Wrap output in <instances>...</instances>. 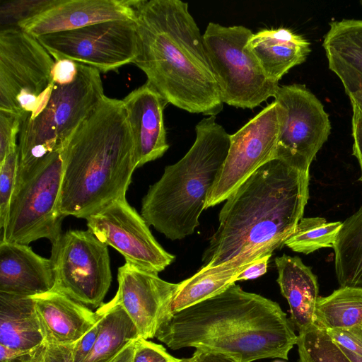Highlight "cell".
Segmentation results:
<instances>
[{"label":"cell","instance_id":"cell-4","mask_svg":"<svg viewBox=\"0 0 362 362\" xmlns=\"http://www.w3.org/2000/svg\"><path fill=\"white\" fill-rule=\"evenodd\" d=\"M62 179L57 209L86 218L126 196L136 168L122 100L104 95L61 150Z\"/></svg>","mask_w":362,"mask_h":362},{"label":"cell","instance_id":"cell-35","mask_svg":"<svg viewBox=\"0 0 362 362\" xmlns=\"http://www.w3.org/2000/svg\"><path fill=\"white\" fill-rule=\"evenodd\" d=\"M326 331L340 347L362 357V326Z\"/></svg>","mask_w":362,"mask_h":362},{"label":"cell","instance_id":"cell-24","mask_svg":"<svg viewBox=\"0 0 362 362\" xmlns=\"http://www.w3.org/2000/svg\"><path fill=\"white\" fill-rule=\"evenodd\" d=\"M100 331L94 346L83 362H112L131 342L140 338L125 310L111 300L98 308Z\"/></svg>","mask_w":362,"mask_h":362},{"label":"cell","instance_id":"cell-38","mask_svg":"<svg viewBox=\"0 0 362 362\" xmlns=\"http://www.w3.org/2000/svg\"><path fill=\"white\" fill-rule=\"evenodd\" d=\"M352 105V137L353 155L356 158L361 168L359 181L362 182V110L355 105Z\"/></svg>","mask_w":362,"mask_h":362},{"label":"cell","instance_id":"cell-3","mask_svg":"<svg viewBox=\"0 0 362 362\" xmlns=\"http://www.w3.org/2000/svg\"><path fill=\"white\" fill-rule=\"evenodd\" d=\"M139 53L134 64L168 103L190 113L223 110L203 35L180 0H139L136 7Z\"/></svg>","mask_w":362,"mask_h":362},{"label":"cell","instance_id":"cell-2","mask_svg":"<svg viewBox=\"0 0 362 362\" xmlns=\"http://www.w3.org/2000/svg\"><path fill=\"white\" fill-rule=\"evenodd\" d=\"M155 337L173 350L223 353L238 362L288 360L297 343L294 327L275 301L233 284L223 292L168 316Z\"/></svg>","mask_w":362,"mask_h":362},{"label":"cell","instance_id":"cell-21","mask_svg":"<svg viewBox=\"0 0 362 362\" xmlns=\"http://www.w3.org/2000/svg\"><path fill=\"white\" fill-rule=\"evenodd\" d=\"M275 264L278 271L276 281L290 307V320L298 332L305 330L315 324L319 297L317 276L297 256L284 254L275 258Z\"/></svg>","mask_w":362,"mask_h":362},{"label":"cell","instance_id":"cell-5","mask_svg":"<svg viewBox=\"0 0 362 362\" xmlns=\"http://www.w3.org/2000/svg\"><path fill=\"white\" fill-rule=\"evenodd\" d=\"M196 139L177 163L165 168L141 201V215L148 226L171 240L192 235L207 195L227 157L230 134L216 116L195 127Z\"/></svg>","mask_w":362,"mask_h":362},{"label":"cell","instance_id":"cell-10","mask_svg":"<svg viewBox=\"0 0 362 362\" xmlns=\"http://www.w3.org/2000/svg\"><path fill=\"white\" fill-rule=\"evenodd\" d=\"M56 291L93 308H98L112 281L107 245L89 230H69L52 244Z\"/></svg>","mask_w":362,"mask_h":362},{"label":"cell","instance_id":"cell-43","mask_svg":"<svg viewBox=\"0 0 362 362\" xmlns=\"http://www.w3.org/2000/svg\"><path fill=\"white\" fill-rule=\"evenodd\" d=\"M341 349L344 351V352L345 353V354L349 357V358L352 361V362H362V357L356 354H354L345 349H343L341 348Z\"/></svg>","mask_w":362,"mask_h":362},{"label":"cell","instance_id":"cell-37","mask_svg":"<svg viewBox=\"0 0 362 362\" xmlns=\"http://www.w3.org/2000/svg\"><path fill=\"white\" fill-rule=\"evenodd\" d=\"M100 320L92 329L87 332L79 340L74 344V362H83L90 354L99 334Z\"/></svg>","mask_w":362,"mask_h":362},{"label":"cell","instance_id":"cell-9","mask_svg":"<svg viewBox=\"0 0 362 362\" xmlns=\"http://www.w3.org/2000/svg\"><path fill=\"white\" fill-rule=\"evenodd\" d=\"M62 171L61 151L54 152L16 187L1 240L29 245L40 238L52 244L59 240L64 218L57 209Z\"/></svg>","mask_w":362,"mask_h":362},{"label":"cell","instance_id":"cell-11","mask_svg":"<svg viewBox=\"0 0 362 362\" xmlns=\"http://www.w3.org/2000/svg\"><path fill=\"white\" fill-rule=\"evenodd\" d=\"M55 61L68 59L106 73L134 62L139 53L135 21L101 22L37 37Z\"/></svg>","mask_w":362,"mask_h":362},{"label":"cell","instance_id":"cell-8","mask_svg":"<svg viewBox=\"0 0 362 362\" xmlns=\"http://www.w3.org/2000/svg\"><path fill=\"white\" fill-rule=\"evenodd\" d=\"M253 33L243 25L210 22L203 34L207 57L223 103L254 109L276 95L279 82L264 71L247 43Z\"/></svg>","mask_w":362,"mask_h":362},{"label":"cell","instance_id":"cell-20","mask_svg":"<svg viewBox=\"0 0 362 362\" xmlns=\"http://www.w3.org/2000/svg\"><path fill=\"white\" fill-rule=\"evenodd\" d=\"M247 47L265 74L277 82L291 69L303 64L311 52L310 43L303 35L286 28L253 33Z\"/></svg>","mask_w":362,"mask_h":362},{"label":"cell","instance_id":"cell-39","mask_svg":"<svg viewBox=\"0 0 362 362\" xmlns=\"http://www.w3.org/2000/svg\"><path fill=\"white\" fill-rule=\"evenodd\" d=\"M272 255L259 258L249 264L239 273L236 281L255 279L264 274L267 271L268 263Z\"/></svg>","mask_w":362,"mask_h":362},{"label":"cell","instance_id":"cell-27","mask_svg":"<svg viewBox=\"0 0 362 362\" xmlns=\"http://www.w3.org/2000/svg\"><path fill=\"white\" fill-rule=\"evenodd\" d=\"M315 324L325 330L362 326V288L340 287L327 296H319Z\"/></svg>","mask_w":362,"mask_h":362},{"label":"cell","instance_id":"cell-19","mask_svg":"<svg viewBox=\"0 0 362 362\" xmlns=\"http://www.w3.org/2000/svg\"><path fill=\"white\" fill-rule=\"evenodd\" d=\"M54 286L52 262L36 254L28 245L1 240L0 292L33 296Z\"/></svg>","mask_w":362,"mask_h":362},{"label":"cell","instance_id":"cell-30","mask_svg":"<svg viewBox=\"0 0 362 362\" xmlns=\"http://www.w3.org/2000/svg\"><path fill=\"white\" fill-rule=\"evenodd\" d=\"M55 0H9L0 6V23L5 28L17 27L54 3Z\"/></svg>","mask_w":362,"mask_h":362},{"label":"cell","instance_id":"cell-7","mask_svg":"<svg viewBox=\"0 0 362 362\" xmlns=\"http://www.w3.org/2000/svg\"><path fill=\"white\" fill-rule=\"evenodd\" d=\"M54 59L37 37L18 27L0 31V110L33 119L48 103Z\"/></svg>","mask_w":362,"mask_h":362},{"label":"cell","instance_id":"cell-23","mask_svg":"<svg viewBox=\"0 0 362 362\" xmlns=\"http://www.w3.org/2000/svg\"><path fill=\"white\" fill-rule=\"evenodd\" d=\"M45 342L32 296L0 292V344L22 351Z\"/></svg>","mask_w":362,"mask_h":362},{"label":"cell","instance_id":"cell-34","mask_svg":"<svg viewBox=\"0 0 362 362\" xmlns=\"http://www.w3.org/2000/svg\"><path fill=\"white\" fill-rule=\"evenodd\" d=\"M135 351L132 362H179L160 344L146 339L139 338L135 341Z\"/></svg>","mask_w":362,"mask_h":362},{"label":"cell","instance_id":"cell-32","mask_svg":"<svg viewBox=\"0 0 362 362\" xmlns=\"http://www.w3.org/2000/svg\"><path fill=\"white\" fill-rule=\"evenodd\" d=\"M74 344L57 345L44 342L28 351H23L12 362H74Z\"/></svg>","mask_w":362,"mask_h":362},{"label":"cell","instance_id":"cell-25","mask_svg":"<svg viewBox=\"0 0 362 362\" xmlns=\"http://www.w3.org/2000/svg\"><path fill=\"white\" fill-rule=\"evenodd\" d=\"M250 264L238 267L227 264L201 267L193 276L178 283L167 317L223 292L236 282L239 273Z\"/></svg>","mask_w":362,"mask_h":362},{"label":"cell","instance_id":"cell-6","mask_svg":"<svg viewBox=\"0 0 362 362\" xmlns=\"http://www.w3.org/2000/svg\"><path fill=\"white\" fill-rule=\"evenodd\" d=\"M104 95L100 71L83 64L78 63V74L72 83L54 85L43 110L21 124L16 187L25 181L45 157L61 151L66 141Z\"/></svg>","mask_w":362,"mask_h":362},{"label":"cell","instance_id":"cell-22","mask_svg":"<svg viewBox=\"0 0 362 362\" xmlns=\"http://www.w3.org/2000/svg\"><path fill=\"white\" fill-rule=\"evenodd\" d=\"M322 47L329 69L344 89L362 78V19L331 22Z\"/></svg>","mask_w":362,"mask_h":362},{"label":"cell","instance_id":"cell-40","mask_svg":"<svg viewBox=\"0 0 362 362\" xmlns=\"http://www.w3.org/2000/svg\"><path fill=\"white\" fill-rule=\"evenodd\" d=\"M192 356L197 362H238L233 357L223 353L197 348Z\"/></svg>","mask_w":362,"mask_h":362},{"label":"cell","instance_id":"cell-44","mask_svg":"<svg viewBox=\"0 0 362 362\" xmlns=\"http://www.w3.org/2000/svg\"><path fill=\"white\" fill-rule=\"evenodd\" d=\"M179 362H197L195 358L192 356L191 358L180 359Z\"/></svg>","mask_w":362,"mask_h":362},{"label":"cell","instance_id":"cell-28","mask_svg":"<svg viewBox=\"0 0 362 362\" xmlns=\"http://www.w3.org/2000/svg\"><path fill=\"white\" fill-rule=\"evenodd\" d=\"M341 226L342 222H327L322 217L302 218L284 245L305 255L333 247Z\"/></svg>","mask_w":362,"mask_h":362},{"label":"cell","instance_id":"cell-41","mask_svg":"<svg viewBox=\"0 0 362 362\" xmlns=\"http://www.w3.org/2000/svg\"><path fill=\"white\" fill-rule=\"evenodd\" d=\"M344 90L350 99L351 104L362 110V78L352 83Z\"/></svg>","mask_w":362,"mask_h":362},{"label":"cell","instance_id":"cell-1","mask_svg":"<svg viewBox=\"0 0 362 362\" xmlns=\"http://www.w3.org/2000/svg\"><path fill=\"white\" fill-rule=\"evenodd\" d=\"M309 172L275 158L250 175L226 199L202 267H238L272 255L303 218Z\"/></svg>","mask_w":362,"mask_h":362},{"label":"cell","instance_id":"cell-18","mask_svg":"<svg viewBox=\"0 0 362 362\" xmlns=\"http://www.w3.org/2000/svg\"><path fill=\"white\" fill-rule=\"evenodd\" d=\"M32 298L45 335V342L49 344H74L101 318L98 309L93 312L56 291Z\"/></svg>","mask_w":362,"mask_h":362},{"label":"cell","instance_id":"cell-17","mask_svg":"<svg viewBox=\"0 0 362 362\" xmlns=\"http://www.w3.org/2000/svg\"><path fill=\"white\" fill-rule=\"evenodd\" d=\"M134 146L136 168L153 161L169 148L163 110L168 103L147 82L122 99Z\"/></svg>","mask_w":362,"mask_h":362},{"label":"cell","instance_id":"cell-33","mask_svg":"<svg viewBox=\"0 0 362 362\" xmlns=\"http://www.w3.org/2000/svg\"><path fill=\"white\" fill-rule=\"evenodd\" d=\"M21 124L22 120L18 115L0 110V164L8 153L18 146L16 139Z\"/></svg>","mask_w":362,"mask_h":362},{"label":"cell","instance_id":"cell-31","mask_svg":"<svg viewBox=\"0 0 362 362\" xmlns=\"http://www.w3.org/2000/svg\"><path fill=\"white\" fill-rule=\"evenodd\" d=\"M18 161V146L8 153L0 164V228L1 230L6 221L16 185Z\"/></svg>","mask_w":362,"mask_h":362},{"label":"cell","instance_id":"cell-45","mask_svg":"<svg viewBox=\"0 0 362 362\" xmlns=\"http://www.w3.org/2000/svg\"><path fill=\"white\" fill-rule=\"evenodd\" d=\"M274 362H284V361H275Z\"/></svg>","mask_w":362,"mask_h":362},{"label":"cell","instance_id":"cell-26","mask_svg":"<svg viewBox=\"0 0 362 362\" xmlns=\"http://www.w3.org/2000/svg\"><path fill=\"white\" fill-rule=\"evenodd\" d=\"M333 249L340 287L362 288V206L342 223Z\"/></svg>","mask_w":362,"mask_h":362},{"label":"cell","instance_id":"cell-12","mask_svg":"<svg viewBox=\"0 0 362 362\" xmlns=\"http://www.w3.org/2000/svg\"><path fill=\"white\" fill-rule=\"evenodd\" d=\"M283 108L267 105L233 134L225 162L206 200L204 209L226 199L261 166L275 159Z\"/></svg>","mask_w":362,"mask_h":362},{"label":"cell","instance_id":"cell-42","mask_svg":"<svg viewBox=\"0 0 362 362\" xmlns=\"http://www.w3.org/2000/svg\"><path fill=\"white\" fill-rule=\"evenodd\" d=\"M135 341L136 340L127 345L112 362H132L136 346Z\"/></svg>","mask_w":362,"mask_h":362},{"label":"cell","instance_id":"cell-36","mask_svg":"<svg viewBox=\"0 0 362 362\" xmlns=\"http://www.w3.org/2000/svg\"><path fill=\"white\" fill-rule=\"evenodd\" d=\"M78 63L63 59L55 61L52 71L54 85H66L72 83L78 74Z\"/></svg>","mask_w":362,"mask_h":362},{"label":"cell","instance_id":"cell-29","mask_svg":"<svg viewBox=\"0 0 362 362\" xmlns=\"http://www.w3.org/2000/svg\"><path fill=\"white\" fill-rule=\"evenodd\" d=\"M298 362H352L327 331L313 324L298 332Z\"/></svg>","mask_w":362,"mask_h":362},{"label":"cell","instance_id":"cell-14","mask_svg":"<svg viewBox=\"0 0 362 362\" xmlns=\"http://www.w3.org/2000/svg\"><path fill=\"white\" fill-rule=\"evenodd\" d=\"M85 219L88 230L121 253L126 262L158 274L175 259L157 242L126 196L112 200Z\"/></svg>","mask_w":362,"mask_h":362},{"label":"cell","instance_id":"cell-13","mask_svg":"<svg viewBox=\"0 0 362 362\" xmlns=\"http://www.w3.org/2000/svg\"><path fill=\"white\" fill-rule=\"evenodd\" d=\"M274 101L283 108L276 158L309 172L330 134L329 115L321 101L303 84L279 86Z\"/></svg>","mask_w":362,"mask_h":362},{"label":"cell","instance_id":"cell-15","mask_svg":"<svg viewBox=\"0 0 362 362\" xmlns=\"http://www.w3.org/2000/svg\"><path fill=\"white\" fill-rule=\"evenodd\" d=\"M118 288L111 301L119 305L136 325L141 338L151 339L168 315L178 284L125 262L118 268Z\"/></svg>","mask_w":362,"mask_h":362},{"label":"cell","instance_id":"cell-16","mask_svg":"<svg viewBox=\"0 0 362 362\" xmlns=\"http://www.w3.org/2000/svg\"><path fill=\"white\" fill-rule=\"evenodd\" d=\"M139 0H55L39 14L18 23L35 37L117 20H136Z\"/></svg>","mask_w":362,"mask_h":362}]
</instances>
